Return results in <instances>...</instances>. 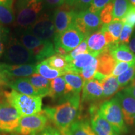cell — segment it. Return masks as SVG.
<instances>
[{"instance_id": "obj_1", "label": "cell", "mask_w": 135, "mask_h": 135, "mask_svg": "<svg viewBox=\"0 0 135 135\" xmlns=\"http://www.w3.org/2000/svg\"><path fill=\"white\" fill-rule=\"evenodd\" d=\"M81 109L80 94L72 93L56 105L45 107L43 112L63 135L80 117Z\"/></svg>"}, {"instance_id": "obj_2", "label": "cell", "mask_w": 135, "mask_h": 135, "mask_svg": "<svg viewBox=\"0 0 135 135\" xmlns=\"http://www.w3.org/2000/svg\"><path fill=\"white\" fill-rule=\"evenodd\" d=\"M44 0H17L15 4V20L20 29L31 26L43 14Z\"/></svg>"}, {"instance_id": "obj_3", "label": "cell", "mask_w": 135, "mask_h": 135, "mask_svg": "<svg viewBox=\"0 0 135 135\" xmlns=\"http://www.w3.org/2000/svg\"><path fill=\"white\" fill-rule=\"evenodd\" d=\"M18 40L33 54L37 63L46 60L56 54L53 42L42 41L34 36L26 29H20L17 31Z\"/></svg>"}, {"instance_id": "obj_4", "label": "cell", "mask_w": 135, "mask_h": 135, "mask_svg": "<svg viewBox=\"0 0 135 135\" xmlns=\"http://www.w3.org/2000/svg\"><path fill=\"white\" fill-rule=\"evenodd\" d=\"M4 98L13 106L21 116H28L38 114L42 111V98L39 96H29L12 90L4 91Z\"/></svg>"}, {"instance_id": "obj_5", "label": "cell", "mask_w": 135, "mask_h": 135, "mask_svg": "<svg viewBox=\"0 0 135 135\" xmlns=\"http://www.w3.org/2000/svg\"><path fill=\"white\" fill-rule=\"evenodd\" d=\"M3 53L6 64L12 65H36V59L31 52L23 46L18 38L10 37L6 42Z\"/></svg>"}, {"instance_id": "obj_6", "label": "cell", "mask_w": 135, "mask_h": 135, "mask_svg": "<svg viewBox=\"0 0 135 135\" xmlns=\"http://www.w3.org/2000/svg\"><path fill=\"white\" fill-rule=\"evenodd\" d=\"M98 113L118 133L121 134L128 131L120 104L115 97L103 101L99 106Z\"/></svg>"}, {"instance_id": "obj_7", "label": "cell", "mask_w": 135, "mask_h": 135, "mask_svg": "<svg viewBox=\"0 0 135 135\" xmlns=\"http://www.w3.org/2000/svg\"><path fill=\"white\" fill-rule=\"evenodd\" d=\"M48 118L43 111L31 116H23L16 132L18 135H38L46 127Z\"/></svg>"}, {"instance_id": "obj_8", "label": "cell", "mask_w": 135, "mask_h": 135, "mask_svg": "<svg viewBox=\"0 0 135 135\" xmlns=\"http://www.w3.org/2000/svg\"><path fill=\"white\" fill-rule=\"evenodd\" d=\"M100 13H93L88 9L77 11L74 25L85 37L93 32L100 30L103 23L101 21Z\"/></svg>"}, {"instance_id": "obj_9", "label": "cell", "mask_w": 135, "mask_h": 135, "mask_svg": "<svg viewBox=\"0 0 135 135\" xmlns=\"http://www.w3.org/2000/svg\"><path fill=\"white\" fill-rule=\"evenodd\" d=\"M26 29L42 41L53 43L55 28L53 16L43 13L33 25Z\"/></svg>"}, {"instance_id": "obj_10", "label": "cell", "mask_w": 135, "mask_h": 135, "mask_svg": "<svg viewBox=\"0 0 135 135\" xmlns=\"http://www.w3.org/2000/svg\"><path fill=\"white\" fill-rule=\"evenodd\" d=\"M21 116L16 109L3 98L0 108V131L11 133L16 131Z\"/></svg>"}, {"instance_id": "obj_11", "label": "cell", "mask_w": 135, "mask_h": 135, "mask_svg": "<svg viewBox=\"0 0 135 135\" xmlns=\"http://www.w3.org/2000/svg\"><path fill=\"white\" fill-rule=\"evenodd\" d=\"M76 13L77 11L72 7L65 4L55 9L53 15L55 36L60 35L74 25Z\"/></svg>"}, {"instance_id": "obj_12", "label": "cell", "mask_w": 135, "mask_h": 135, "mask_svg": "<svg viewBox=\"0 0 135 135\" xmlns=\"http://www.w3.org/2000/svg\"><path fill=\"white\" fill-rule=\"evenodd\" d=\"M86 37L81 32L73 25L66 31L58 36H55L53 40L55 48L60 47L68 53L76 48Z\"/></svg>"}, {"instance_id": "obj_13", "label": "cell", "mask_w": 135, "mask_h": 135, "mask_svg": "<svg viewBox=\"0 0 135 135\" xmlns=\"http://www.w3.org/2000/svg\"><path fill=\"white\" fill-rule=\"evenodd\" d=\"M0 72L8 84L15 79L29 77L36 73V65H12L2 63H0Z\"/></svg>"}, {"instance_id": "obj_14", "label": "cell", "mask_w": 135, "mask_h": 135, "mask_svg": "<svg viewBox=\"0 0 135 135\" xmlns=\"http://www.w3.org/2000/svg\"><path fill=\"white\" fill-rule=\"evenodd\" d=\"M81 104L102 103L103 100V91L100 83L97 80L85 81L82 89Z\"/></svg>"}, {"instance_id": "obj_15", "label": "cell", "mask_w": 135, "mask_h": 135, "mask_svg": "<svg viewBox=\"0 0 135 135\" xmlns=\"http://www.w3.org/2000/svg\"><path fill=\"white\" fill-rule=\"evenodd\" d=\"M114 97L120 104L126 124L133 125L135 123V98L124 89L118 92Z\"/></svg>"}, {"instance_id": "obj_16", "label": "cell", "mask_w": 135, "mask_h": 135, "mask_svg": "<svg viewBox=\"0 0 135 135\" xmlns=\"http://www.w3.org/2000/svg\"><path fill=\"white\" fill-rule=\"evenodd\" d=\"M73 93L63 76H60L51 80V89L49 97L58 102L63 101Z\"/></svg>"}, {"instance_id": "obj_17", "label": "cell", "mask_w": 135, "mask_h": 135, "mask_svg": "<svg viewBox=\"0 0 135 135\" xmlns=\"http://www.w3.org/2000/svg\"><path fill=\"white\" fill-rule=\"evenodd\" d=\"M98 61L97 72L101 74L104 76L112 75L113 71L116 64V61L111 55L109 48L101 52L97 56Z\"/></svg>"}, {"instance_id": "obj_18", "label": "cell", "mask_w": 135, "mask_h": 135, "mask_svg": "<svg viewBox=\"0 0 135 135\" xmlns=\"http://www.w3.org/2000/svg\"><path fill=\"white\" fill-rule=\"evenodd\" d=\"M88 53L97 57L107 48L105 39L101 29L93 32L86 37Z\"/></svg>"}, {"instance_id": "obj_19", "label": "cell", "mask_w": 135, "mask_h": 135, "mask_svg": "<svg viewBox=\"0 0 135 135\" xmlns=\"http://www.w3.org/2000/svg\"><path fill=\"white\" fill-rule=\"evenodd\" d=\"M90 119L91 126L96 135H121L98 112L91 116Z\"/></svg>"}, {"instance_id": "obj_20", "label": "cell", "mask_w": 135, "mask_h": 135, "mask_svg": "<svg viewBox=\"0 0 135 135\" xmlns=\"http://www.w3.org/2000/svg\"><path fill=\"white\" fill-rule=\"evenodd\" d=\"M63 135H96L90 124V119L80 115Z\"/></svg>"}, {"instance_id": "obj_21", "label": "cell", "mask_w": 135, "mask_h": 135, "mask_svg": "<svg viewBox=\"0 0 135 135\" xmlns=\"http://www.w3.org/2000/svg\"><path fill=\"white\" fill-rule=\"evenodd\" d=\"M107 47L116 61L135 63V54L129 50L128 45L118 43Z\"/></svg>"}, {"instance_id": "obj_22", "label": "cell", "mask_w": 135, "mask_h": 135, "mask_svg": "<svg viewBox=\"0 0 135 135\" xmlns=\"http://www.w3.org/2000/svg\"><path fill=\"white\" fill-rule=\"evenodd\" d=\"M26 78L36 89L40 97L41 98L49 97L51 89L50 80L45 78L37 73L33 74Z\"/></svg>"}, {"instance_id": "obj_23", "label": "cell", "mask_w": 135, "mask_h": 135, "mask_svg": "<svg viewBox=\"0 0 135 135\" xmlns=\"http://www.w3.org/2000/svg\"><path fill=\"white\" fill-rule=\"evenodd\" d=\"M7 85L13 89V90L20 93L29 96H39L36 89L33 86L26 78L15 79L9 81Z\"/></svg>"}, {"instance_id": "obj_24", "label": "cell", "mask_w": 135, "mask_h": 135, "mask_svg": "<svg viewBox=\"0 0 135 135\" xmlns=\"http://www.w3.org/2000/svg\"><path fill=\"white\" fill-rule=\"evenodd\" d=\"M95 56L89 53L80 54L69 63L68 72H74L80 74L84 68L90 65Z\"/></svg>"}, {"instance_id": "obj_25", "label": "cell", "mask_w": 135, "mask_h": 135, "mask_svg": "<svg viewBox=\"0 0 135 135\" xmlns=\"http://www.w3.org/2000/svg\"><path fill=\"white\" fill-rule=\"evenodd\" d=\"M101 84L103 91V99L107 100L122 89L118 83L117 78L112 75L106 76Z\"/></svg>"}, {"instance_id": "obj_26", "label": "cell", "mask_w": 135, "mask_h": 135, "mask_svg": "<svg viewBox=\"0 0 135 135\" xmlns=\"http://www.w3.org/2000/svg\"><path fill=\"white\" fill-rule=\"evenodd\" d=\"M36 73L45 78L52 80L58 77L63 76L65 73L52 68L47 63L46 60H44L36 65Z\"/></svg>"}, {"instance_id": "obj_27", "label": "cell", "mask_w": 135, "mask_h": 135, "mask_svg": "<svg viewBox=\"0 0 135 135\" xmlns=\"http://www.w3.org/2000/svg\"><path fill=\"white\" fill-rule=\"evenodd\" d=\"M63 77L68 85L71 88L73 93L80 94L84 81L79 74L74 72H67Z\"/></svg>"}, {"instance_id": "obj_28", "label": "cell", "mask_w": 135, "mask_h": 135, "mask_svg": "<svg viewBox=\"0 0 135 135\" xmlns=\"http://www.w3.org/2000/svg\"><path fill=\"white\" fill-rule=\"evenodd\" d=\"M46 61L52 68L63 71L65 73L68 72L69 63L65 56L56 53L55 55L46 59Z\"/></svg>"}, {"instance_id": "obj_29", "label": "cell", "mask_w": 135, "mask_h": 135, "mask_svg": "<svg viewBox=\"0 0 135 135\" xmlns=\"http://www.w3.org/2000/svg\"><path fill=\"white\" fill-rule=\"evenodd\" d=\"M113 1L114 4L113 19L122 20L131 6L129 0H113Z\"/></svg>"}, {"instance_id": "obj_30", "label": "cell", "mask_w": 135, "mask_h": 135, "mask_svg": "<svg viewBox=\"0 0 135 135\" xmlns=\"http://www.w3.org/2000/svg\"><path fill=\"white\" fill-rule=\"evenodd\" d=\"M106 28V30L110 33L116 43H119V36L124 25V23L121 20L113 19L112 21L108 25H103Z\"/></svg>"}, {"instance_id": "obj_31", "label": "cell", "mask_w": 135, "mask_h": 135, "mask_svg": "<svg viewBox=\"0 0 135 135\" xmlns=\"http://www.w3.org/2000/svg\"><path fill=\"white\" fill-rule=\"evenodd\" d=\"M135 78V63L126 71L117 77V80L121 88H125L130 84Z\"/></svg>"}, {"instance_id": "obj_32", "label": "cell", "mask_w": 135, "mask_h": 135, "mask_svg": "<svg viewBox=\"0 0 135 135\" xmlns=\"http://www.w3.org/2000/svg\"><path fill=\"white\" fill-rule=\"evenodd\" d=\"M15 21L12 8L0 4V24L10 25Z\"/></svg>"}, {"instance_id": "obj_33", "label": "cell", "mask_w": 135, "mask_h": 135, "mask_svg": "<svg viewBox=\"0 0 135 135\" xmlns=\"http://www.w3.org/2000/svg\"><path fill=\"white\" fill-rule=\"evenodd\" d=\"M97 66L98 61L97 57H95L93 61H92V63L88 66L84 68L83 70L80 73L79 75L81 76L84 81L93 79L97 71Z\"/></svg>"}, {"instance_id": "obj_34", "label": "cell", "mask_w": 135, "mask_h": 135, "mask_svg": "<svg viewBox=\"0 0 135 135\" xmlns=\"http://www.w3.org/2000/svg\"><path fill=\"white\" fill-rule=\"evenodd\" d=\"M113 1L111 0L101 10L99 16L103 25H108L113 20Z\"/></svg>"}, {"instance_id": "obj_35", "label": "cell", "mask_w": 135, "mask_h": 135, "mask_svg": "<svg viewBox=\"0 0 135 135\" xmlns=\"http://www.w3.org/2000/svg\"><path fill=\"white\" fill-rule=\"evenodd\" d=\"M88 53V45H87V42L86 38H84V40L81 43L80 45L78 46L76 48L74 49L73 50H72L70 52V53H68V55H65L66 58L68 61V63L71 61L76 56H77L78 55H80V54L83 53Z\"/></svg>"}, {"instance_id": "obj_36", "label": "cell", "mask_w": 135, "mask_h": 135, "mask_svg": "<svg viewBox=\"0 0 135 135\" xmlns=\"http://www.w3.org/2000/svg\"><path fill=\"white\" fill-rule=\"evenodd\" d=\"M134 28L127 24H124L119 36V43L122 45H128L130 41Z\"/></svg>"}, {"instance_id": "obj_37", "label": "cell", "mask_w": 135, "mask_h": 135, "mask_svg": "<svg viewBox=\"0 0 135 135\" xmlns=\"http://www.w3.org/2000/svg\"><path fill=\"white\" fill-rule=\"evenodd\" d=\"M121 20L124 24H127L135 28V6L131 5Z\"/></svg>"}, {"instance_id": "obj_38", "label": "cell", "mask_w": 135, "mask_h": 135, "mask_svg": "<svg viewBox=\"0 0 135 135\" xmlns=\"http://www.w3.org/2000/svg\"><path fill=\"white\" fill-rule=\"evenodd\" d=\"M135 63H126V62H116V66L113 71L112 75L114 76H118L121 74L126 71L129 68L134 65Z\"/></svg>"}, {"instance_id": "obj_39", "label": "cell", "mask_w": 135, "mask_h": 135, "mask_svg": "<svg viewBox=\"0 0 135 135\" xmlns=\"http://www.w3.org/2000/svg\"><path fill=\"white\" fill-rule=\"evenodd\" d=\"M111 0H93L88 9L93 13H100L101 10Z\"/></svg>"}, {"instance_id": "obj_40", "label": "cell", "mask_w": 135, "mask_h": 135, "mask_svg": "<svg viewBox=\"0 0 135 135\" xmlns=\"http://www.w3.org/2000/svg\"><path fill=\"white\" fill-rule=\"evenodd\" d=\"M93 0H76L73 8L76 11L88 9Z\"/></svg>"}, {"instance_id": "obj_41", "label": "cell", "mask_w": 135, "mask_h": 135, "mask_svg": "<svg viewBox=\"0 0 135 135\" xmlns=\"http://www.w3.org/2000/svg\"><path fill=\"white\" fill-rule=\"evenodd\" d=\"M101 30L102 31L103 34L104 39H105V41L106 43V45H107V46H111V45H114L115 43H116L115 40H114V37L113 36V35L109 33V32L106 30V28L104 27L103 25H102L101 28Z\"/></svg>"}, {"instance_id": "obj_42", "label": "cell", "mask_w": 135, "mask_h": 135, "mask_svg": "<svg viewBox=\"0 0 135 135\" xmlns=\"http://www.w3.org/2000/svg\"><path fill=\"white\" fill-rule=\"evenodd\" d=\"M38 135H62V134L56 128L47 126Z\"/></svg>"}, {"instance_id": "obj_43", "label": "cell", "mask_w": 135, "mask_h": 135, "mask_svg": "<svg viewBox=\"0 0 135 135\" xmlns=\"http://www.w3.org/2000/svg\"><path fill=\"white\" fill-rule=\"evenodd\" d=\"M44 2L49 8H58L63 6L65 0H44Z\"/></svg>"}, {"instance_id": "obj_44", "label": "cell", "mask_w": 135, "mask_h": 135, "mask_svg": "<svg viewBox=\"0 0 135 135\" xmlns=\"http://www.w3.org/2000/svg\"><path fill=\"white\" fill-rule=\"evenodd\" d=\"M9 38V30L0 24V40L7 41Z\"/></svg>"}, {"instance_id": "obj_45", "label": "cell", "mask_w": 135, "mask_h": 135, "mask_svg": "<svg viewBox=\"0 0 135 135\" xmlns=\"http://www.w3.org/2000/svg\"><path fill=\"white\" fill-rule=\"evenodd\" d=\"M124 90L135 98V78L130 84L124 88Z\"/></svg>"}, {"instance_id": "obj_46", "label": "cell", "mask_w": 135, "mask_h": 135, "mask_svg": "<svg viewBox=\"0 0 135 135\" xmlns=\"http://www.w3.org/2000/svg\"><path fill=\"white\" fill-rule=\"evenodd\" d=\"M128 46L133 53H135V29L133 32L130 41H129V44L128 45Z\"/></svg>"}, {"instance_id": "obj_47", "label": "cell", "mask_w": 135, "mask_h": 135, "mask_svg": "<svg viewBox=\"0 0 135 135\" xmlns=\"http://www.w3.org/2000/svg\"><path fill=\"white\" fill-rule=\"evenodd\" d=\"M13 0H0V4L12 8Z\"/></svg>"}, {"instance_id": "obj_48", "label": "cell", "mask_w": 135, "mask_h": 135, "mask_svg": "<svg viewBox=\"0 0 135 135\" xmlns=\"http://www.w3.org/2000/svg\"><path fill=\"white\" fill-rule=\"evenodd\" d=\"M5 42H7L3 40H0V57L4 53L5 50Z\"/></svg>"}, {"instance_id": "obj_49", "label": "cell", "mask_w": 135, "mask_h": 135, "mask_svg": "<svg viewBox=\"0 0 135 135\" xmlns=\"http://www.w3.org/2000/svg\"><path fill=\"white\" fill-rule=\"evenodd\" d=\"M0 85H7V81L0 72Z\"/></svg>"}, {"instance_id": "obj_50", "label": "cell", "mask_w": 135, "mask_h": 135, "mask_svg": "<svg viewBox=\"0 0 135 135\" xmlns=\"http://www.w3.org/2000/svg\"><path fill=\"white\" fill-rule=\"evenodd\" d=\"M76 0H65V4L68 5V6L70 7H73L74 4H75Z\"/></svg>"}, {"instance_id": "obj_51", "label": "cell", "mask_w": 135, "mask_h": 135, "mask_svg": "<svg viewBox=\"0 0 135 135\" xmlns=\"http://www.w3.org/2000/svg\"><path fill=\"white\" fill-rule=\"evenodd\" d=\"M129 3H130L131 5H133V6H135V0H129Z\"/></svg>"}, {"instance_id": "obj_52", "label": "cell", "mask_w": 135, "mask_h": 135, "mask_svg": "<svg viewBox=\"0 0 135 135\" xmlns=\"http://www.w3.org/2000/svg\"><path fill=\"white\" fill-rule=\"evenodd\" d=\"M3 98H1L0 97V108H1V103H2V101H3Z\"/></svg>"}, {"instance_id": "obj_53", "label": "cell", "mask_w": 135, "mask_h": 135, "mask_svg": "<svg viewBox=\"0 0 135 135\" xmlns=\"http://www.w3.org/2000/svg\"><path fill=\"white\" fill-rule=\"evenodd\" d=\"M10 135H18V134H16V133H15V134H14V133H13V134H10Z\"/></svg>"}]
</instances>
